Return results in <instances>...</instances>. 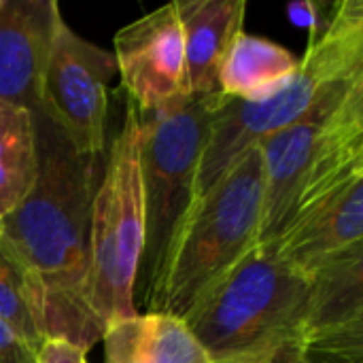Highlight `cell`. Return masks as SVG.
I'll return each instance as SVG.
<instances>
[{
    "mask_svg": "<svg viewBox=\"0 0 363 363\" xmlns=\"http://www.w3.org/2000/svg\"><path fill=\"white\" fill-rule=\"evenodd\" d=\"M38 177L23 202L2 217V240L21 268L28 300L45 338L83 349L102 340L87 306L89 221L100 179L98 160L77 153L43 117ZM36 119V121H38Z\"/></svg>",
    "mask_w": 363,
    "mask_h": 363,
    "instance_id": "6da1fadb",
    "label": "cell"
},
{
    "mask_svg": "<svg viewBox=\"0 0 363 363\" xmlns=\"http://www.w3.org/2000/svg\"><path fill=\"white\" fill-rule=\"evenodd\" d=\"M259 151L266 245L306 206L363 174V72L325 89L298 121L264 138Z\"/></svg>",
    "mask_w": 363,
    "mask_h": 363,
    "instance_id": "7a4b0ae2",
    "label": "cell"
},
{
    "mask_svg": "<svg viewBox=\"0 0 363 363\" xmlns=\"http://www.w3.org/2000/svg\"><path fill=\"white\" fill-rule=\"evenodd\" d=\"M357 72H363V0H338L323 28L311 36L298 72L277 96L264 102L223 100L198 164L196 202L253 147L298 121L325 89Z\"/></svg>",
    "mask_w": 363,
    "mask_h": 363,
    "instance_id": "3957f363",
    "label": "cell"
},
{
    "mask_svg": "<svg viewBox=\"0 0 363 363\" xmlns=\"http://www.w3.org/2000/svg\"><path fill=\"white\" fill-rule=\"evenodd\" d=\"M311 279L264 245L247 251L183 317L213 362L272 357L296 347Z\"/></svg>",
    "mask_w": 363,
    "mask_h": 363,
    "instance_id": "277c9868",
    "label": "cell"
},
{
    "mask_svg": "<svg viewBox=\"0 0 363 363\" xmlns=\"http://www.w3.org/2000/svg\"><path fill=\"white\" fill-rule=\"evenodd\" d=\"M264 194L266 170L257 145L191 206L147 313L183 319L208 287L259 242Z\"/></svg>",
    "mask_w": 363,
    "mask_h": 363,
    "instance_id": "5b68a950",
    "label": "cell"
},
{
    "mask_svg": "<svg viewBox=\"0 0 363 363\" xmlns=\"http://www.w3.org/2000/svg\"><path fill=\"white\" fill-rule=\"evenodd\" d=\"M221 91L183 96L140 113V181L145 247L136 279L138 302L149 308L170 247L196 202V172L208 128L223 104Z\"/></svg>",
    "mask_w": 363,
    "mask_h": 363,
    "instance_id": "8992f818",
    "label": "cell"
},
{
    "mask_svg": "<svg viewBox=\"0 0 363 363\" xmlns=\"http://www.w3.org/2000/svg\"><path fill=\"white\" fill-rule=\"evenodd\" d=\"M143 247L140 111L128 100L121 130L111 143L94 191L89 221L87 306L102 334L108 325L138 315L136 279Z\"/></svg>",
    "mask_w": 363,
    "mask_h": 363,
    "instance_id": "52a82bcc",
    "label": "cell"
},
{
    "mask_svg": "<svg viewBox=\"0 0 363 363\" xmlns=\"http://www.w3.org/2000/svg\"><path fill=\"white\" fill-rule=\"evenodd\" d=\"M115 74V55L60 17L40 81V117L81 155L100 157L106 147L108 81Z\"/></svg>",
    "mask_w": 363,
    "mask_h": 363,
    "instance_id": "ba28073f",
    "label": "cell"
},
{
    "mask_svg": "<svg viewBox=\"0 0 363 363\" xmlns=\"http://www.w3.org/2000/svg\"><path fill=\"white\" fill-rule=\"evenodd\" d=\"M302 330L294 349L308 363H362L363 242L311 277Z\"/></svg>",
    "mask_w": 363,
    "mask_h": 363,
    "instance_id": "9c48e42d",
    "label": "cell"
},
{
    "mask_svg": "<svg viewBox=\"0 0 363 363\" xmlns=\"http://www.w3.org/2000/svg\"><path fill=\"white\" fill-rule=\"evenodd\" d=\"M115 62L128 100L140 113L157 111L187 94L183 28L177 2L145 13L115 34Z\"/></svg>",
    "mask_w": 363,
    "mask_h": 363,
    "instance_id": "30bf717a",
    "label": "cell"
},
{
    "mask_svg": "<svg viewBox=\"0 0 363 363\" xmlns=\"http://www.w3.org/2000/svg\"><path fill=\"white\" fill-rule=\"evenodd\" d=\"M362 242L363 174H359L298 213L291 223L264 247L294 270L311 277L315 270Z\"/></svg>",
    "mask_w": 363,
    "mask_h": 363,
    "instance_id": "8fae6325",
    "label": "cell"
},
{
    "mask_svg": "<svg viewBox=\"0 0 363 363\" xmlns=\"http://www.w3.org/2000/svg\"><path fill=\"white\" fill-rule=\"evenodd\" d=\"M60 17L55 0H2L0 104L40 117V81Z\"/></svg>",
    "mask_w": 363,
    "mask_h": 363,
    "instance_id": "7c38bea8",
    "label": "cell"
},
{
    "mask_svg": "<svg viewBox=\"0 0 363 363\" xmlns=\"http://www.w3.org/2000/svg\"><path fill=\"white\" fill-rule=\"evenodd\" d=\"M183 49L187 94L206 96L219 91V70L223 60L242 32L245 0H179L177 2Z\"/></svg>",
    "mask_w": 363,
    "mask_h": 363,
    "instance_id": "4fadbf2b",
    "label": "cell"
},
{
    "mask_svg": "<svg viewBox=\"0 0 363 363\" xmlns=\"http://www.w3.org/2000/svg\"><path fill=\"white\" fill-rule=\"evenodd\" d=\"M104 363H213L181 317L145 313L108 325Z\"/></svg>",
    "mask_w": 363,
    "mask_h": 363,
    "instance_id": "5bb4252c",
    "label": "cell"
},
{
    "mask_svg": "<svg viewBox=\"0 0 363 363\" xmlns=\"http://www.w3.org/2000/svg\"><path fill=\"white\" fill-rule=\"evenodd\" d=\"M298 66L287 47L242 30L219 70V91L240 102H264L294 79Z\"/></svg>",
    "mask_w": 363,
    "mask_h": 363,
    "instance_id": "9a60e30c",
    "label": "cell"
},
{
    "mask_svg": "<svg viewBox=\"0 0 363 363\" xmlns=\"http://www.w3.org/2000/svg\"><path fill=\"white\" fill-rule=\"evenodd\" d=\"M36 177V117L26 108L0 104V217L23 202Z\"/></svg>",
    "mask_w": 363,
    "mask_h": 363,
    "instance_id": "2e32d148",
    "label": "cell"
},
{
    "mask_svg": "<svg viewBox=\"0 0 363 363\" xmlns=\"http://www.w3.org/2000/svg\"><path fill=\"white\" fill-rule=\"evenodd\" d=\"M0 321L9 325L30 349L38 351L43 336L36 325L21 268L0 236Z\"/></svg>",
    "mask_w": 363,
    "mask_h": 363,
    "instance_id": "e0dca14e",
    "label": "cell"
},
{
    "mask_svg": "<svg viewBox=\"0 0 363 363\" xmlns=\"http://www.w3.org/2000/svg\"><path fill=\"white\" fill-rule=\"evenodd\" d=\"M34 363H87V349L66 338H45L34 355Z\"/></svg>",
    "mask_w": 363,
    "mask_h": 363,
    "instance_id": "ac0fdd59",
    "label": "cell"
},
{
    "mask_svg": "<svg viewBox=\"0 0 363 363\" xmlns=\"http://www.w3.org/2000/svg\"><path fill=\"white\" fill-rule=\"evenodd\" d=\"M34 355L36 351L0 321V363H34Z\"/></svg>",
    "mask_w": 363,
    "mask_h": 363,
    "instance_id": "d6986e66",
    "label": "cell"
},
{
    "mask_svg": "<svg viewBox=\"0 0 363 363\" xmlns=\"http://www.w3.org/2000/svg\"><path fill=\"white\" fill-rule=\"evenodd\" d=\"M321 9H323L321 2H311V0L291 2V4H287V15H289L291 23H296L300 28H308L313 34H317L323 28L325 19H328V17L321 15Z\"/></svg>",
    "mask_w": 363,
    "mask_h": 363,
    "instance_id": "ffe728a7",
    "label": "cell"
},
{
    "mask_svg": "<svg viewBox=\"0 0 363 363\" xmlns=\"http://www.w3.org/2000/svg\"><path fill=\"white\" fill-rule=\"evenodd\" d=\"M213 363H277L272 357H240V359H217Z\"/></svg>",
    "mask_w": 363,
    "mask_h": 363,
    "instance_id": "44dd1931",
    "label": "cell"
},
{
    "mask_svg": "<svg viewBox=\"0 0 363 363\" xmlns=\"http://www.w3.org/2000/svg\"><path fill=\"white\" fill-rule=\"evenodd\" d=\"M277 363H308L300 353H296V351H285V353H281L279 355V359Z\"/></svg>",
    "mask_w": 363,
    "mask_h": 363,
    "instance_id": "7402d4cb",
    "label": "cell"
},
{
    "mask_svg": "<svg viewBox=\"0 0 363 363\" xmlns=\"http://www.w3.org/2000/svg\"><path fill=\"white\" fill-rule=\"evenodd\" d=\"M2 232H4V221H2V217H0V236H2Z\"/></svg>",
    "mask_w": 363,
    "mask_h": 363,
    "instance_id": "603a6c76",
    "label": "cell"
},
{
    "mask_svg": "<svg viewBox=\"0 0 363 363\" xmlns=\"http://www.w3.org/2000/svg\"><path fill=\"white\" fill-rule=\"evenodd\" d=\"M0 4H2V0H0Z\"/></svg>",
    "mask_w": 363,
    "mask_h": 363,
    "instance_id": "cb8c5ba5",
    "label": "cell"
}]
</instances>
